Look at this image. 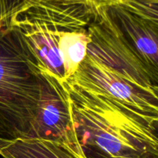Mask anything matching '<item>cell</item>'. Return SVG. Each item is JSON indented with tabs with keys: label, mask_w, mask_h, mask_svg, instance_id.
Masks as SVG:
<instances>
[{
	"label": "cell",
	"mask_w": 158,
	"mask_h": 158,
	"mask_svg": "<svg viewBox=\"0 0 158 158\" xmlns=\"http://www.w3.org/2000/svg\"><path fill=\"white\" fill-rule=\"evenodd\" d=\"M64 83L85 154L110 158L158 157L157 130L131 117L103 94L67 80Z\"/></svg>",
	"instance_id": "1"
},
{
	"label": "cell",
	"mask_w": 158,
	"mask_h": 158,
	"mask_svg": "<svg viewBox=\"0 0 158 158\" xmlns=\"http://www.w3.org/2000/svg\"><path fill=\"white\" fill-rule=\"evenodd\" d=\"M42 76L39 63L18 29L0 30V138L30 137Z\"/></svg>",
	"instance_id": "2"
},
{
	"label": "cell",
	"mask_w": 158,
	"mask_h": 158,
	"mask_svg": "<svg viewBox=\"0 0 158 158\" xmlns=\"http://www.w3.org/2000/svg\"><path fill=\"white\" fill-rule=\"evenodd\" d=\"M86 31L89 37L88 56L115 70L139 89L158 97V78L125 40L105 7Z\"/></svg>",
	"instance_id": "3"
},
{
	"label": "cell",
	"mask_w": 158,
	"mask_h": 158,
	"mask_svg": "<svg viewBox=\"0 0 158 158\" xmlns=\"http://www.w3.org/2000/svg\"><path fill=\"white\" fill-rule=\"evenodd\" d=\"M39 68L43 83L30 137L52 142L76 158H87L77 137L65 83L40 64Z\"/></svg>",
	"instance_id": "4"
},
{
	"label": "cell",
	"mask_w": 158,
	"mask_h": 158,
	"mask_svg": "<svg viewBox=\"0 0 158 158\" xmlns=\"http://www.w3.org/2000/svg\"><path fill=\"white\" fill-rule=\"evenodd\" d=\"M67 80L103 94L131 117L157 129L158 97L139 89L87 54L77 72Z\"/></svg>",
	"instance_id": "5"
},
{
	"label": "cell",
	"mask_w": 158,
	"mask_h": 158,
	"mask_svg": "<svg viewBox=\"0 0 158 158\" xmlns=\"http://www.w3.org/2000/svg\"><path fill=\"white\" fill-rule=\"evenodd\" d=\"M127 43L158 78V23L117 6L105 7Z\"/></svg>",
	"instance_id": "6"
},
{
	"label": "cell",
	"mask_w": 158,
	"mask_h": 158,
	"mask_svg": "<svg viewBox=\"0 0 158 158\" xmlns=\"http://www.w3.org/2000/svg\"><path fill=\"white\" fill-rule=\"evenodd\" d=\"M7 26L18 29L39 64L61 81H66L64 68L59 52L61 32L38 21H21Z\"/></svg>",
	"instance_id": "7"
},
{
	"label": "cell",
	"mask_w": 158,
	"mask_h": 158,
	"mask_svg": "<svg viewBox=\"0 0 158 158\" xmlns=\"http://www.w3.org/2000/svg\"><path fill=\"white\" fill-rule=\"evenodd\" d=\"M0 156L3 158H76L52 142L34 137L0 138Z\"/></svg>",
	"instance_id": "8"
},
{
	"label": "cell",
	"mask_w": 158,
	"mask_h": 158,
	"mask_svg": "<svg viewBox=\"0 0 158 158\" xmlns=\"http://www.w3.org/2000/svg\"><path fill=\"white\" fill-rule=\"evenodd\" d=\"M89 37L86 29L61 32L58 47L66 80L72 77L87 54Z\"/></svg>",
	"instance_id": "9"
},
{
	"label": "cell",
	"mask_w": 158,
	"mask_h": 158,
	"mask_svg": "<svg viewBox=\"0 0 158 158\" xmlns=\"http://www.w3.org/2000/svg\"><path fill=\"white\" fill-rule=\"evenodd\" d=\"M22 2L23 0H0V19L7 25L10 15Z\"/></svg>",
	"instance_id": "10"
},
{
	"label": "cell",
	"mask_w": 158,
	"mask_h": 158,
	"mask_svg": "<svg viewBox=\"0 0 158 158\" xmlns=\"http://www.w3.org/2000/svg\"><path fill=\"white\" fill-rule=\"evenodd\" d=\"M98 8H104L108 6H117L119 0H89Z\"/></svg>",
	"instance_id": "11"
},
{
	"label": "cell",
	"mask_w": 158,
	"mask_h": 158,
	"mask_svg": "<svg viewBox=\"0 0 158 158\" xmlns=\"http://www.w3.org/2000/svg\"><path fill=\"white\" fill-rule=\"evenodd\" d=\"M86 156L87 158H110L107 157H104L103 155H100V154H92V153H87V154H86ZM150 158H158V157H153Z\"/></svg>",
	"instance_id": "12"
},
{
	"label": "cell",
	"mask_w": 158,
	"mask_h": 158,
	"mask_svg": "<svg viewBox=\"0 0 158 158\" xmlns=\"http://www.w3.org/2000/svg\"><path fill=\"white\" fill-rule=\"evenodd\" d=\"M6 26H7V25H6L4 22L2 21V20L0 19V30H1V29H2L4 27H6Z\"/></svg>",
	"instance_id": "13"
}]
</instances>
